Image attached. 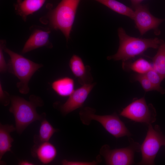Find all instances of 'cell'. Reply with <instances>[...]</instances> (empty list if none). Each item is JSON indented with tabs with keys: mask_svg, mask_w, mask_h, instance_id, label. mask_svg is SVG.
Masks as SVG:
<instances>
[{
	"mask_svg": "<svg viewBox=\"0 0 165 165\" xmlns=\"http://www.w3.org/2000/svg\"><path fill=\"white\" fill-rule=\"evenodd\" d=\"M9 111L14 116L16 130L19 134L32 123L46 118L45 113L40 114L36 111L37 108L44 105L43 100L38 96L31 95L27 101L18 96L11 95Z\"/></svg>",
	"mask_w": 165,
	"mask_h": 165,
	"instance_id": "obj_1",
	"label": "cell"
},
{
	"mask_svg": "<svg viewBox=\"0 0 165 165\" xmlns=\"http://www.w3.org/2000/svg\"><path fill=\"white\" fill-rule=\"evenodd\" d=\"M81 0H62L54 8L50 10L47 14L40 19L43 24H48L50 28L61 31L68 41L75 14Z\"/></svg>",
	"mask_w": 165,
	"mask_h": 165,
	"instance_id": "obj_2",
	"label": "cell"
},
{
	"mask_svg": "<svg viewBox=\"0 0 165 165\" xmlns=\"http://www.w3.org/2000/svg\"><path fill=\"white\" fill-rule=\"evenodd\" d=\"M119 46L116 53L107 57L108 60L127 61L141 55L150 48L157 49L163 41L157 38H145L130 36L122 27L118 29Z\"/></svg>",
	"mask_w": 165,
	"mask_h": 165,
	"instance_id": "obj_3",
	"label": "cell"
},
{
	"mask_svg": "<svg viewBox=\"0 0 165 165\" xmlns=\"http://www.w3.org/2000/svg\"><path fill=\"white\" fill-rule=\"evenodd\" d=\"M4 50L10 57L7 63L8 71L19 80L16 84L19 92L24 94H28L30 91L28 83L31 79L43 65L35 63L13 51L6 48V46Z\"/></svg>",
	"mask_w": 165,
	"mask_h": 165,
	"instance_id": "obj_4",
	"label": "cell"
},
{
	"mask_svg": "<svg viewBox=\"0 0 165 165\" xmlns=\"http://www.w3.org/2000/svg\"><path fill=\"white\" fill-rule=\"evenodd\" d=\"M95 112L94 109L88 107L82 109L79 115L82 123L89 125L92 120H96L116 138L131 135L124 123L116 113L110 115H98L95 114Z\"/></svg>",
	"mask_w": 165,
	"mask_h": 165,
	"instance_id": "obj_5",
	"label": "cell"
},
{
	"mask_svg": "<svg viewBox=\"0 0 165 165\" xmlns=\"http://www.w3.org/2000/svg\"><path fill=\"white\" fill-rule=\"evenodd\" d=\"M165 146V136L159 126L156 125L153 128L151 124L148 125V129L145 138L141 146L142 155L139 165L154 164V160L160 148Z\"/></svg>",
	"mask_w": 165,
	"mask_h": 165,
	"instance_id": "obj_6",
	"label": "cell"
},
{
	"mask_svg": "<svg viewBox=\"0 0 165 165\" xmlns=\"http://www.w3.org/2000/svg\"><path fill=\"white\" fill-rule=\"evenodd\" d=\"M119 115L148 125L156 120V112L153 105L147 104L143 97L139 99L134 98L131 103L123 109Z\"/></svg>",
	"mask_w": 165,
	"mask_h": 165,
	"instance_id": "obj_7",
	"label": "cell"
},
{
	"mask_svg": "<svg viewBox=\"0 0 165 165\" xmlns=\"http://www.w3.org/2000/svg\"><path fill=\"white\" fill-rule=\"evenodd\" d=\"M129 141L130 145L124 148L111 149L107 145L102 146L100 153L104 157L107 165H130L134 163V153L140 151L141 146L130 138Z\"/></svg>",
	"mask_w": 165,
	"mask_h": 165,
	"instance_id": "obj_8",
	"label": "cell"
},
{
	"mask_svg": "<svg viewBox=\"0 0 165 165\" xmlns=\"http://www.w3.org/2000/svg\"><path fill=\"white\" fill-rule=\"evenodd\" d=\"M134 9V15L133 20L140 35L142 36L151 30H154L156 34H159L158 27L164 19L158 18L153 16L145 5L140 4Z\"/></svg>",
	"mask_w": 165,
	"mask_h": 165,
	"instance_id": "obj_9",
	"label": "cell"
},
{
	"mask_svg": "<svg viewBox=\"0 0 165 165\" xmlns=\"http://www.w3.org/2000/svg\"><path fill=\"white\" fill-rule=\"evenodd\" d=\"M95 85V83H91L82 85L75 90L64 103H55L53 106L63 115H67L82 106Z\"/></svg>",
	"mask_w": 165,
	"mask_h": 165,
	"instance_id": "obj_10",
	"label": "cell"
},
{
	"mask_svg": "<svg viewBox=\"0 0 165 165\" xmlns=\"http://www.w3.org/2000/svg\"><path fill=\"white\" fill-rule=\"evenodd\" d=\"M30 29L32 32L22 50V53L24 54L42 47L49 48L53 47V45L49 40L51 32L50 28L33 26Z\"/></svg>",
	"mask_w": 165,
	"mask_h": 165,
	"instance_id": "obj_11",
	"label": "cell"
},
{
	"mask_svg": "<svg viewBox=\"0 0 165 165\" xmlns=\"http://www.w3.org/2000/svg\"><path fill=\"white\" fill-rule=\"evenodd\" d=\"M70 69L82 85L92 83L93 78L90 66L85 65L81 58L76 55H73L69 63Z\"/></svg>",
	"mask_w": 165,
	"mask_h": 165,
	"instance_id": "obj_12",
	"label": "cell"
},
{
	"mask_svg": "<svg viewBox=\"0 0 165 165\" xmlns=\"http://www.w3.org/2000/svg\"><path fill=\"white\" fill-rule=\"evenodd\" d=\"M34 157L38 158L43 164H48L54 159L57 154L55 147L49 141L34 146L31 151Z\"/></svg>",
	"mask_w": 165,
	"mask_h": 165,
	"instance_id": "obj_13",
	"label": "cell"
},
{
	"mask_svg": "<svg viewBox=\"0 0 165 165\" xmlns=\"http://www.w3.org/2000/svg\"><path fill=\"white\" fill-rule=\"evenodd\" d=\"M47 0H17L14 6L16 13L25 21L29 15L40 9Z\"/></svg>",
	"mask_w": 165,
	"mask_h": 165,
	"instance_id": "obj_14",
	"label": "cell"
},
{
	"mask_svg": "<svg viewBox=\"0 0 165 165\" xmlns=\"http://www.w3.org/2000/svg\"><path fill=\"white\" fill-rule=\"evenodd\" d=\"M16 130L13 125L0 123V160L7 152L11 151L12 143L14 141L10 133Z\"/></svg>",
	"mask_w": 165,
	"mask_h": 165,
	"instance_id": "obj_15",
	"label": "cell"
},
{
	"mask_svg": "<svg viewBox=\"0 0 165 165\" xmlns=\"http://www.w3.org/2000/svg\"><path fill=\"white\" fill-rule=\"evenodd\" d=\"M74 80L68 77H62L53 81L51 87L58 95L63 97L69 96L74 91Z\"/></svg>",
	"mask_w": 165,
	"mask_h": 165,
	"instance_id": "obj_16",
	"label": "cell"
},
{
	"mask_svg": "<svg viewBox=\"0 0 165 165\" xmlns=\"http://www.w3.org/2000/svg\"><path fill=\"white\" fill-rule=\"evenodd\" d=\"M58 130L45 118L41 121L38 134L34 136V142L35 145H38L49 141L53 134Z\"/></svg>",
	"mask_w": 165,
	"mask_h": 165,
	"instance_id": "obj_17",
	"label": "cell"
},
{
	"mask_svg": "<svg viewBox=\"0 0 165 165\" xmlns=\"http://www.w3.org/2000/svg\"><path fill=\"white\" fill-rule=\"evenodd\" d=\"M122 66L124 70L132 71L140 74H145L153 68L152 64L142 58L133 62L123 61Z\"/></svg>",
	"mask_w": 165,
	"mask_h": 165,
	"instance_id": "obj_18",
	"label": "cell"
},
{
	"mask_svg": "<svg viewBox=\"0 0 165 165\" xmlns=\"http://www.w3.org/2000/svg\"><path fill=\"white\" fill-rule=\"evenodd\" d=\"M104 5L116 13L133 19L134 11L116 0H94Z\"/></svg>",
	"mask_w": 165,
	"mask_h": 165,
	"instance_id": "obj_19",
	"label": "cell"
},
{
	"mask_svg": "<svg viewBox=\"0 0 165 165\" xmlns=\"http://www.w3.org/2000/svg\"><path fill=\"white\" fill-rule=\"evenodd\" d=\"M156 54L151 58L153 68L163 80L165 78V42H163L158 48Z\"/></svg>",
	"mask_w": 165,
	"mask_h": 165,
	"instance_id": "obj_20",
	"label": "cell"
},
{
	"mask_svg": "<svg viewBox=\"0 0 165 165\" xmlns=\"http://www.w3.org/2000/svg\"><path fill=\"white\" fill-rule=\"evenodd\" d=\"M145 74L154 87L156 90L162 94L165 93V90L160 86V83L163 79L153 68Z\"/></svg>",
	"mask_w": 165,
	"mask_h": 165,
	"instance_id": "obj_21",
	"label": "cell"
},
{
	"mask_svg": "<svg viewBox=\"0 0 165 165\" xmlns=\"http://www.w3.org/2000/svg\"><path fill=\"white\" fill-rule=\"evenodd\" d=\"M133 78L134 80L140 83L145 92L156 90L155 88L145 74L137 73L134 75Z\"/></svg>",
	"mask_w": 165,
	"mask_h": 165,
	"instance_id": "obj_22",
	"label": "cell"
},
{
	"mask_svg": "<svg viewBox=\"0 0 165 165\" xmlns=\"http://www.w3.org/2000/svg\"><path fill=\"white\" fill-rule=\"evenodd\" d=\"M6 41L1 40L0 42V72L4 73L8 71V65L6 62L4 55V48L6 46Z\"/></svg>",
	"mask_w": 165,
	"mask_h": 165,
	"instance_id": "obj_23",
	"label": "cell"
},
{
	"mask_svg": "<svg viewBox=\"0 0 165 165\" xmlns=\"http://www.w3.org/2000/svg\"><path fill=\"white\" fill-rule=\"evenodd\" d=\"M11 95L7 92L4 90L2 84L0 82V102L4 106H7L10 103Z\"/></svg>",
	"mask_w": 165,
	"mask_h": 165,
	"instance_id": "obj_24",
	"label": "cell"
},
{
	"mask_svg": "<svg viewBox=\"0 0 165 165\" xmlns=\"http://www.w3.org/2000/svg\"><path fill=\"white\" fill-rule=\"evenodd\" d=\"M97 161L92 162L72 161L64 160L62 161L61 163L64 165H93L97 164Z\"/></svg>",
	"mask_w": 165,
	"mask_h": 165,
	"instance_id": "obj_25",
	"label": "cell"
},
{
	"mask_svg": "<svg viewBox=\"0 0 165 165\" xmlns=\"http://www.w3.org/2000/svg\"><path fill=\"white\" fill-rule=\"evenodd\" d=\"M144 0H130L132 6L134 8L136 6L141 4Z\"/></svg>",
	"mask_w": 165,
	"mask_h": 165,
	"instance_id": "obj_26",
	"label": "cell"
},
{
	"mask_svg": "<svg viewBox=\"0 0 165 165\" xmlns=\"http://www.w3.org/2000/svg\"><path fill=\"white\" fill-rule=\"evenodd\" d=\"M19 165H34V163L30 162L29 161L26 160H22L20 161L18 163Z\"/></svg>",
	"mask_w": 165,
	"mask_h": 165,
	"instance_id": "obj_27",
	"label": "cell"
}]
</instances>
